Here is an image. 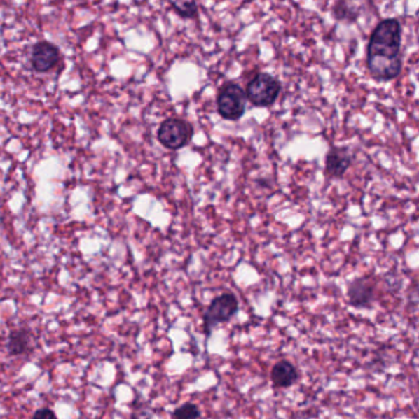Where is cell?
<instances>
[{"mask_svg": "<svg viewBox=\"0 0 419 419\" xmlns=\"http://www.w3.org/2000/svg\"><path fill=\"white\" fill-rule=\"evenodd\" d=\"M402 27L397 19H385L370 36L366 50V68L376 81H391L402 71Z\"/></svg>", "mask_w": 419, "mask_h": 419, "instance_id": "6da1fadb", "label": "cell"}, {"mask_svg": "<svg viewBox=\"0 0 419 419\" xmlns=\"http://www.w3.org/2000/svg\"><path fill=\"white\" fill-rule=\"evenodd\" d=\"M282 85L280 80L268 73H260L249 81L246 87V99L255 107H270L280 97Z\"/></svg>", "mask_w": 419, "mask_h": 419, "instance_id": "7a4b0ae2", "label": "cell"}, {"mask_svg": "<svg viewBox=\"0 0 419 419\" xmlns=\"http://www.w3.org/2000/svg\"><path fill=\"white\" fill-rule=\"evenodd\" d=\"M246 104V94L240 85L229 81L220 87L217 96V107L221 118L238 122L245 114Z\"/></svg>", "mask_w": 419, "mask_h": 419, "instance_id": "3957f363", "label": "cell"}, {"mask_svg": "<svg viewBox=\"0 0 419 419\" xmlns=\"http://www.w3.org/2000/svg\"><path fill=\"white\" fill-rule=\"evenodd\" d=\"M239 311V301L234 293H223L215 297L203 314V331L207 339L220 324L231 320Z\"/></svg>", "mask_w": 419, "mask_h": 419, "instance_id": "277c9868", "label": "cell"}, {"mask_svg": "<svg viewBox=\"0 0 419 419\" xmlns=\"http://www.w3.org/2000/svg\"><path fill=\"white\" fill-rule=\"evenodd\" d=\"M193 135V128L188 122L180 118L164 120L158 130L159 143L167 150H180L190 143Z\"/></svg>", "mask_w": 419, "mask_h": 419, "instance_id": "5b68a950", "label": "cell"}, {"mask_svg": "<svg viewBox=\"0 0 419 419\" xmlns=\"http://www.w3.org/2000/svg\"><path fill=\"white\" fill-rule=\"evenodd\" d=\"M60 52L57 45L41 41L31 47V66L37 73H47L60 63Z\"/></svg>", "mask_w": 419, "mask_h": 419, "instance_id": "8992f818", "label": "cell"}, {"mask_svg": "<svg viewBox=\"0 0 419 419\" xmlns=\"http://www.w3.org/2000/svg\"><path fill=\"white\" fill-rule=\"evenodd\" d=\"M353 155L348 148L332 146L324 158V173L329 179H341L352 164Z\"/></svg>", "mask_w": 419, "mask_h": 419, "instance_id": "52a82bcc", "label": "cell"}, {"mask_svg": "<svg viewBox=\"0 0 419 419\" xmlns=\"http://www.w3.org/2000/svg\"><path fill=\"white\" fill-rule=\"evenodd\" d=\"M348 301L355 308H369L374 301V287L366 278H355L347 291Z\"/></svg>", "mask_w": 419, "mask_h": 419, "instance_id": "ba28073f", "label": "cell"}, {"mask_svg": "<svg viewBox=\"0 0 419 419\" xmlns=\"http://www.w3.org/2000/svg\"><path fill=\"white\" fill-rule=\"evenodd\" d=\"M298 379H299V373L289 360H280L270 369V381L273 386L278 389L290 388L298 381Z\"/></svg>", "mask_w": 419, "mask_h": 419, "instance_id": "9c48e42d", "label": "cell"}, {"mask_svg": "<svg viewBox=\"0 0 419 419\" xmlns=\"http://www.w3.org/2000/svg\"><path fill=\"white\" fill-rule=\"evenodd\" d=\"M334 19L347 22H355L359 17V8L355 0H338L332 9Z\"/></svg>", "mask_w": 419, "mask_h": 419, "instance_id": "30bf717a", "label": "cell"}, {"mask_svg": "<svg viewBox=\"0 0 419 419\" xmlns=\"http://www.w3.org/2000/svg\"><path fill=\"white\" fill-rule=\"evenodd\" d=\"M30 345V334L26 330H16L11 332L8 340V350L11 355L25 353Z\"/></svg>", "mask_w": 419, "mask_h": 419, "instance_id": "8fae6325", "label": "cell"}, {"mask_svg": "<svg viewBox=\"0 0 419 419\" xmlns=\"http://www.w3.org/2000/svg\"><path fill=\"white\" fill-rule=\"evenodd\" d=\"M182 19H195L198 16L197 0H164Z\"/></svg>", "mask_w": 419, "mask_h": 419, "instance_id": "7c38bea8", "label": "cell"}, {"mask_svg": "<svg viewBox=\"0 0 419 419\" xmlns=\"http://www.w3.org/2000/svg\"><path fill=\"white\" fill-rule=\"evenodd\" d=\"M200 411L198 406L192 402L181 404L174 411L172 419H200Z\"/></svg>", "mask_w": 419, "mask_h": 419, "instance_id": "4fadbf2b", "label": "cell"}, {"mask_svg": "<svg viewBox=\"0 0 419 419\" xmlns=\"http://www.w3.org/2000/svg\"><path fill=\"white\" fill-rule=\"evenodd\" d=\"M32 419H57L55 412L50 409H41L36 411Z\"/></svg>", "mask_w": 419, "mask_h": 419, "instance_id": "5bb4252c", "label": "cell"}]
</instances>
